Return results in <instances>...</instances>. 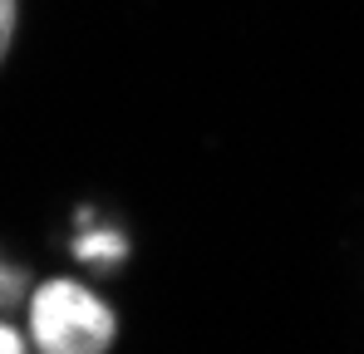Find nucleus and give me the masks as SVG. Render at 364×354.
<instances>
[{
	"mask_svg": "<svg viewBox=\"0 0 364 354\" xmlns=\"http://www.w3.org/2000/svg\"><path fill=\"white\" fill-rule=\"evenodd\" d=\"M30 310V340L45 354H104L119 340V315L104 295H94L84 281L55 276L25 295Z\"/></svg>",
	"mask_w": 364,
	"mask_h": 354,
	"instance_id": "1",
	"label": "nucleus"
},
{
	"mask_svg": "<svg viewBox=\"0 0 364 354\" xmlns=\"http://www.w3.org/2000/svg\"><path fill=\"white\" fill-rule=\"evenodd\" d=\"M74 256H79V261H119V256H123V241L104 227V232L79 236V241H74Z\"/></svg>",
	"mask_w": 364,
	"mask_h": 354,
	"instance_id": "2",
	"label": "nucleus"
},
{
	"mask_svg": "<svg viewBox=\"0 0 364 354\" xmlns=\"http://www.w3.org/2000/svg\"><path fill=\"white\" fill-rule=\"evenodd\" d=\"M20 295H25V276H20V266L0 261V305H15Z\"/></svg>",
	"mask_w": 364,
	"mask_h": 354,
	"instance_id": "3",
	"label": "nucleus"
},
{
	"mask_svg": "<svg viewBox=\"0 0 364 354\" xmlns=\"http://www.w3.org/2000/svg\"><path fill=\"white\" fill-rule=\"evenodd\" d=\"M15 20H20V0H0V64H5V55H10Z\"/></svg>",
	"mask_w": 364,
	"mask_h": 354,
	"instance_id": "4",
	"label": "nucleus"
},
{
	"mask_svg": "<svg viewBox=\"0 0 364 354\" xmlns=\"http://www.w3.org/2000/svg\"><path fill=\"white\" fill-rule=\"evenodd\" d=\"M20 350H25V335H20V330H10V325L0 320V354H20Z\"/></svg>",
	"mask_w": 364,
	"mask_h": 354,
	"instance_id": "5",
	"label": "nucleus"
}]
</instances>
